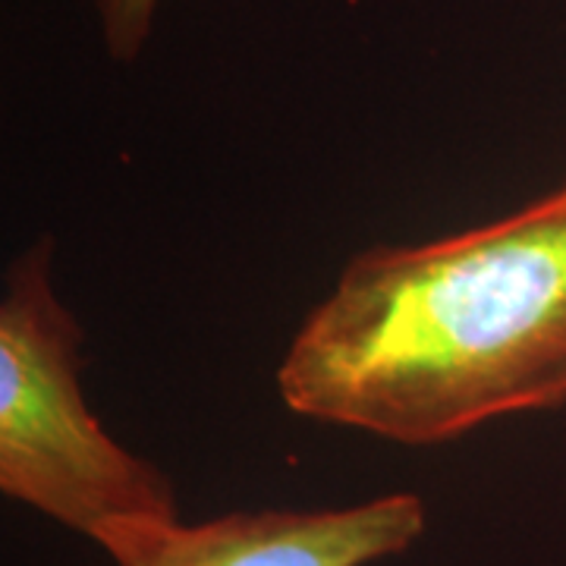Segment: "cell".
Listing matches in <instances>:
<instances>
[{"instance_id":"obj_1","label":"cell","mask_w":566,"mask_h":566,"mask_svg":"<svg viewBox=\"0 0 566 566\" xmlns=\"http://www.w3.org/2000/svg\"><path fill=\"white\" fill-rule=\"evenodd\" d=\"M277 385L300 416L416 447L566 403V186L438 243L359 252Z\"/></svg>"},{"instance_id":"obj_4","label":"cell","mask_w":566,"mask_h":566,"mask_svg":"<svg viewBox=\"0 0 566 566\" xmlns=\"http://www.w3.org/2000/svg\"><path fill=\"white\" fill-rule=\"evenodd\" d=\"M102 22V35L111 57L133 61L139 57L151 25L158 17L161 0H88Z\"/></svg>"},{"instance_id":"obj_2","label":"cell","mask_w":566,"mask_h":566,"mask_svg":"<svg viewBox=\"0 0 566 566\" xmlns=\"http://www.w3.org/2000/svg\"><path fill=\"white\" fill-rule=\"evenodd\" d=\"M82 327L51 283V243L29 245L0 296V488L114 560L180 523L170 479L117 444L80 385Z\"/></svg>"},{"instance_id":"obj_3","label":"cell","mask_w":566,"mask_h":566,"mask_svg":"<svg viewBox=\"0 0 566 566\" xmlns=\"http://www.w3.org/2000/svg\"><path fill=\"white\" fill-rule=\"evenodd\" d=\"M416 494H385L324 510H243L208 523L155 528L114 566H371L422 538Z\"/></svg>"}]
</instances>
